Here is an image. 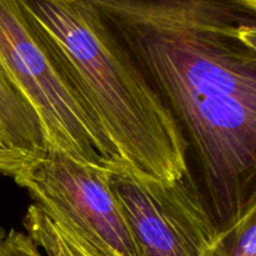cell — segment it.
I'll use <instances>...</instances> for the list:
<instances>
[{"instance_id": "1", "label": "cell", "mask_w": 256, "mask_h": 256, "mask_svg": "<svg viewBox=\"0 0 256 256\" xmlns=\"http://www.w3.org/2000/svg\"><path fill=\"white\" fill-rule=\"evenodd\" d=\"M89 6L175 119L188 169L226 229L256 205V0Z\"/></svg>"}, {"instance_id": "2", "label": "cell", "mask_w": 256, "mask_h": 256, "mask_svg": "<svg viewBox=\"0 0 256 256\" xmlns=\"http://www.w3.org/2000/svg\"><path fill=\"white\" fill-rule=\"evenodd\" d=\"M56 66L128 169L172 182L188 169L176 122L129 55L82 0H20Z\"/></svg>"}, {"instance_id": "3", "label": "cell", "mask_w": 256, "mask_h": 256, "mask_svg": "<svg viewBox=\"0 0 256 256\" xmlns=\"http://www.w3.org/2000/svg\"><path fill=\"white\" fill-rule=\"evenodd\" d=\"M0 66L39 118L48 146L92 166H126L50 56L20 0H0Z\"/></svg>"}, {"instance_id": "4", "label": "cell", "mask_w": 256, "mask_h": 256, "mask_svg": "<svg viewBox=\"0 0 256 256\" xmlns=\"http://www.w3.org/2000/svg\"><path fill=\"white\" fill-rule=\"evenodd\" d=\"M109 170L48 146L15 184L32 204L94 256H139L130 228L109 186Z\"/></svg>"}, {"instance_id": "5", "label": "cell", "mask_w": 256, "mask_h": 256, "mask_svg": "<svg viewBox=\"0 0 256 256\" xmlns=\"http://www.w3.org/2000/svg\"><path fill=\"white\" fill-rule=\"evenodd\" d=\"M108 182L139 256H202L219 232L190 172L164 182L118 166Z\"/></svg>"}, {"instance_id": "6", "label": "cell", "mask_w": 256, "mask_h": 256, "mask_svg": "<svg viewBox=\"0 0 256 256\" xmlns=\"http://www.w3.org/2000/svg\"><path fill=\"white\" fill-rule=\"evenodd\" d=\"M46 150L39 118L0 66V175L15 179Z\"/></svg>"}, {"instance_id": "7", "label": "cell", "mask_w": 256, "mask_h": 256, "mask_svg": "<svg viewBox=\"0 0 256 256\" xmlns=\"http://www.w3.org/2000/svg\"><path fill=\"white\" fill-rule=\"evenodd\" d=\"M28 236L48 256H94L55 224L40 208L32 204L22 220Z\"/></svg>"}, {"instance_id": "8", "label": "cell", "mask_w": 256, "mask_h": 256, "mask_svg": "<svg viewBox=\"0 0 256 256\" xmlns=\"http://www.w3.org/2000/svg\"><path fill=\"white\" fill-rule=\"evenodd\" d=\"M202 256H256V205L218 232Z\"/></svg>"}, {"instance_id": "9", "label": "cell", "mask_w": 256, "mask_h": 256, "mask_svg": "<svg viewBox=\"0 0 256 256\" xmlns=\"http://www.w3.org/2000/svg\"><path fill=\"white\" fill-rule=\"evenodd\" d=\"M0 256H42L39 248L24 232L10 230L0 242Z\"/></svg>"}, {"instance_id": "10", "label": "cell", "mask_w": 256, "mask_h": 256, "mask_svg": "<svg viewBox=\"0 0 256 256\" xmlns=\"http://www.w3.org/2000/svg\"><path fill=\"white\" fill-rule=\"evenodd\" d=\"M4 236H5V232H4V230H2V228H0V242H2V240L4 239Z\"/></svg>"}]
</instances>
